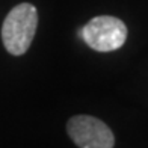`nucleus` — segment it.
Instances as JSON below:
<instances>
[{"mask_svg":"<svg viewBox=\"0 0 148 148\" xmlns=\"http://www.w3.org/2000/svg\"><path fill=\"white\" fill-rule=\"evenodd\" d=\"M38 12L30 3H20L6 15L2 26L3 45L11 55L20 56L29 50L36 33Z\"/></svg>","mask_w":148,"mask_h":148,"instance_id":"1","label":"nucleus"},{"mask_svg":"<svg viewBox=\"0 0 148 148\" xmlns=\"http://www.w3.org/2000/svg\"><path fill=\"white\" fill-rule=\"evenodd\" d=\"M82 38L92 50L113 51L123 47L127 38L125 24L116 17L100 15L94 17L82 29Z\"/></svg>","mask_w":148,"mask_h":148,"instance_id":"2","label":"nucleus"},{"mask_svg":"<svg viewBox=\"0 0 148 148\" xmlns=\"http://www.w3.org/2000/svg\"><path fill=\"white\" fill-rule=\"evenodd\" d=\"M70 138L80 148H113L115 138L103 121L89 115L73 116L66 124Z\"/></svg>","mask_w":148,"mask_h":148,"instance_id":"3","label":"nucleus"}]
</instances>
